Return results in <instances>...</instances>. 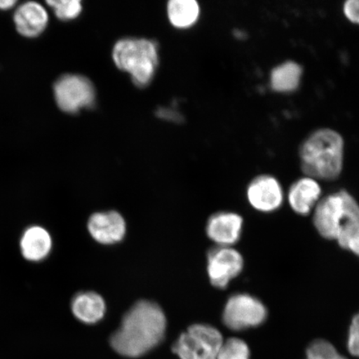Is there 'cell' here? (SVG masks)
I'll return each mask as SVG.
<instances>
[{
  "instance_id": "cell-1",
  "label": "cell",
  "mask_w": 359,
  "mask_h": 359,
  "mask_svg": "<svg viewBox=\"0 0 359 359\" xmlns=\"http://www.w3.org/2000/svg\"><path fill=\"white\" fill-rule=\"evenodd\" d=\"M167 318L163 309L154 302L142 300L125 314L119 329L111 335L114 351L126 358L145 355L164 339Z\"/></svg>"
},
{
  "instance_id": "cell-2",
  "label": "cell",
  "mask_w": 359,
  "mask_h": 359,
  "mask_svg": "<svg viewBox=\"0 0 359 359\" xmlns=\"http://www.w3.org/2000/svg\"><path fill=\"white\" fill-rule=\"evenodd\" d=\"M299 156L300 167L306 177L316 181H334L344 168V138L335 130L317 129L300 144Z\"/></svg>"
},
{
  "instance_id": "cell-3",
  "label": "cell",
  "mask_w": 359,
  "mask_h": 359,
  "mask_svg": "<svg viewBox=\"0 0 359 359\" xmlns=\"http://www.w3.org/2000/svg\"><path fill=\"white\" fill-rule=\"evenodd\" d=\"M313 222L318 234L336 241L344 248L359 228V204L347 191L334 192L318 201L313 210Z\"/></svg>"
},
{
  "instance_id": "cell-4",
  "label": "cell",
  "mask_w": 359,
  "mask_h": 359,
  "mask_svg": "<svg viewBox=\"0 0 359 359\" xmlns=\"http://www.w3.org/2000/svg\"><path fill=\"white\" fill-rule=\"evenodd\" d=\"M112 57L120 70L127 72L139 88L147 87L154 79L158 65L156 43L145 39L127 38L114 45Z\"/></svg>"
},
{
  "instance_id": "cell-5",
  "label": "cell",
  "mask_w": 359,
  "mask_h": 359,
  "mask_svg": "<svg viewBox=\"0 0 359 359\" xmlns=\"http://www.w3.org/2000/svg\"><path fill=\"white\" fill-rule=\"evenodd\" d=\"M224 342L221 332L208 325H194L180 335L172 350L180 359H217Z\"/></svg>"
},
{
  "instance_id": "cell-6",
  "label": "cell",
  "mask_w": 359,
  "mask_h": 359,
  "mask_svg": "<svg viewBox=\"0 0 359 359\" xmlns=\"http://www.w3.org/2000/svg\"><path fill=\"white\" fill-rule=\"evenodd\" d=\"M268 311L259 299L249 294H236L229 298L224 306L222 320L232 331H244L262 325Z\"/></svg>"
},
{
  "instance_id": "cell-7",
  "label": "cell",
  "mask_w": 359,
  "mask_h": 359,
  "mask_svg": "<svg viewBox=\"0 0 359 359\" xmlns=\"http://www.w3.org/2000/svg\"><path fill=\"white\" fill-rule=\"evenodd\" d=\"M53 92L57 107L66 114H77L81 109L93 107L96 101L93 83L82 75H62L56 81Z\"/></svg>"
},
{
  "instance_id": "cell-8",
  "label": "cell",
  "mask_w": 359,
  "mask_h": 359,
  "mask_svg": "<svg viewBox=\"0 0 359 359\" xmlns=\"http://www.w3.org/2000/svg\"><path fill=\"white\" fill-rule=\"evenodd\" d=\"M208 259L210 281L218 289H226L244 268L243 257L232 247H215L209 251Z\"/></svg>"
},
{
  "instance_id": "cell-9",
  "label": "cell",
  "mask_w": 359,
  "mask_h": 359,
  "mask_svg": "<svg viewBox=\"0 0 359 359\" xmlns=\"http://www.w3.org/2000/svg\"><path fill=\"white\" fill-rule=\"evenodd\" d=\"M246 196L250 205L263 213L276 212L284 201L280 183L271 175L255 177L247 187Z\"/></svg>"
},
{
  "instance_id": "cell-10",
  "label": "cell",
  "mask_w": 359,
  "mask_h": 359,
  "mask_svg": "<svg viewBox=\"0 0 359 359\" xmlns=\"http://www.w3.org/2000/svg\"><path fill=\"white\" fill-rule=\"evenodd\" d=\"M243 223V218L236 213H215L208 219L206 233L217 246L231 247L241 239Z\"/></svg>"
},
{
  "instance_id": "cell-11",
  "label": "cell",
  "mask_w": 359,
  "mask_h": 359,
  "mask_svg": "<svg viewBox=\"0 0 359 359\" xmlns=\"http://www.w3.org/2000/svg\"><path fill=\"white\" fill-rule=\"evenodd\" d=\"M93 239L103 245H112L122 241L126 234V223L118 212L93 214L88 223Z\"/></svg>"
},
{
  "instance_id": "cell-12",
  "label": "cell",
  "mask_w": 359,
  "mask_h": 359,
  "mask_svg": "<svg viewBox=\"0 0 359 359\" xmlns=\"http://www.w3.org/2000/svg\"><path fill=\"white\" fill-rule=\"evenodd\" d=\"M13 21L18 33L25 38L33 39L46 29L48 15L46 10L37 2H26L17 8Z\"/></svg>"
},
{
  "instance_id": "cell-13",
  "label": "cell",
  "mask_w": 359,
  "mask_h": 359,
  "mask_svg": "<svg viewBox=\"0 0 359 359\" xmlns=\"http://www.w3.org/2000/svg\"><path fill=\"white\" fill-rule=\"evenodd\" d=\"M320 184L311 177H304L292 184L288 192V201L295 213L307 215L316 208L320 200Z\"/></svg>"
},
{
  "instance_id": "cell-14",
  "label": "cell",
  "mask_w": 359,
  "mask_h": 359,
  "mask_svg": "<svg viewBox=\"0 0 359 359\" xmlns=\"http://www.w3.org/2000/svg\"><path fill=\"white\" fill-rule=\"evenodd\" d=\"M20 246L22 257L28 262L39 263L50 255L53 240L46 229L40 226H31L22 232Z\"/></svg>"
},
{
  "instance_id": "cell-15",
  "label": "cell",
  "mask_w": 359,
  "mask_h": 359,
  "mask_svg": "<svg viewBox=\"0 0 359 359\" xmlns=\"http://www.w3.org/2000/svg\"><path fill=\"white\" fill-rule=\"evenodd\" d=\"M71 308L79 320L88 325L100 321L106 312L104 300L94 292H82L75 295Z\"/></svg>"
},
{
  "instance_id": "cell-16",
  "label": "cell",
  "mask_w": 359,
  "mask_h": 359,
  "mask_svg": "<svg viewBox=\"0 0 359 359\" xmlns=\"http://www.w3.org/2000/svg\"><path fill=\"white\" fill-rule=\"evenodd\" d=\"M303 74L302 67L294 61H286L273 67L269 77L273 91L290 93L299 87Z\"/></svg>"
},
{
  "instance_id": "cell-17",
  "label": "cell",
  "mask_w": 359,
  "mask_h": 359,
  "mask_svg": "<svg viewBox=\"0 0 359 359\" xmlns=\"http://www.w3.org/2000/svg\"><path fill=\"white\" fill-rule=\"evenodd\" d=\"M199 4L195 0H172L168 4V15L172 25L178 29L194 25L200 17Z\"/></svg>"
},
{
  "instance_id": "cell-18",
  "label": "cell",
  "mask_w": 359,
  "mask_h": 359,
  "mask_svg": "<svg viewBox=\"0 0 359 359\" xmlns=\"http://www.w3.org/2000/svg\"><path fill=\"white\" fill-rule=\"evenodd\" d=\"M217 359H250V349L243 339L230 338L224 340Z\"/></svg>"
},
{
  "instance_id": "cell-19",
  "label": "cell",
  "mask_w": 359,
  "mask_h": 359,
  "mask_svg": "<svg viewBox=\"0 0 359 359\" xmlns=\"http://www.w3.org/2000/svg\"><path fill=\"white\" fill-rule=\"evenodd\" d=\"M46 3L53 8L57 19L60 20H73L83 11L82 2L79 0H48Z\"/></svg>"
},
{
  "instance_id": "cell-20",
  "label": "cell",
  "mask_w": 359,
  "mask_h": 359,
  "mask_svg": "<svg viewBox=\"0 0 359 359\" xmlns=\"http://www.w3.org/2000/svg\"><path fill=\"white\" fill-rule=\"evenodd\" d=\"M339 356L334 345L325 339L313 340L306 348V359H337Z\"/></svg>"
},
{
  "instance_id": "cell-21",
  "label": "cell",
  "mask_w": 359,
  "mask_h": 359,
  "mask_svg": "<svg viewBox=\"0 0 359 359\" xmlns=\"http://www.w3.org/2000/svg\"><path fill=\"white\" fill-rule=\"evenodd\" d=\"M347 347L352 356L359 358V313L354 316L349 326Z\"/></svg>"
},
{
  "instance_id": "cell-22",
  "label": "cell",
  "mask_w": 359,
  "mask_h": 359,
  "mask_svg": "<svg viewBox=\"0 0 359 359\" xmlns=\"http://www.w3.org/2000/svg\"><path fill=\"white\" fill-rule=\"evenodd\" d=\"M343 11L348 21L359 25V0H348L345 2Z\"/></svg>"
},
{
  "instance_id": "cell-23",
  "label": "cell",
  "mask_w": 359,
  "mask_h": 359,
  "mask_svg": "<svg viewBox=\"0 0 359 359\" xmlns=\"http://www.w3.org/2000/svg\"><path fill=\"white\" fill-rule=\"evenodd\" d=\"M344 249L351 251L359 257V228L348 238Z\"/></svg>"
},
{
  "instance_id": "cell-24",
  "label": "cell",
  "mask_w": 359,
  "mask_h": 359,
  "mask_svg": "<svg viewBox=\"0 0 359 359\" xmlns=\"http://www.w3.org/2000/svg\"><path fill=\"white\" fill-rule=\"evenodd\" d=\"M156 115L158 116L160 118L172 121V122L180 123L182 120L181 115H180L177 111L172 109H159L158 111H156Z\"/></svg>"
},
{
  "instance_id": "cell-25",
  "label": "cell",
  "mask_w": 359,
  "mask_h": 359,
  "mask_svg": "<svg viewBox=\"0 0 359 359\" xmlns=\"http://www.w3.org/2000/svg\"><path fill=\"white\" fill-rule=\"evenodd\" d=\"M16 4L15 0H0V11L11 10Z\"/></svg>"
},
{
  "instance_id": "cell-26",
  "label": "cell",
  "mask_w": 359,
  "mask_h": 359,
  "mask_svg": "<svg viewBox=\"0 0 359 359\" xmlns=\"http://www.w3.org/2000/svg\"><path fill=\"white\" fill-rule=\"evenodd\" d=\"M337 359H348V358H347L346 357H344L343 355H341V354H340V356Z\"/></svg>"
}]
</instances>
